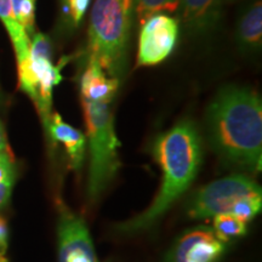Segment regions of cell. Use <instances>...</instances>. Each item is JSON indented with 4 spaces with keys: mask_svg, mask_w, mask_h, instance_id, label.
<instances>
[{
    "mask_svg": "<svg viewBox=\"0 0 262 262\" xmlns=\"http://www.w3.org/2000/svg\"><path fill=\"white\" fill-rule=\"evenodd\" d=\"M51 41L44 33H34L29 45V67L34 77L35 98L44 126L47 127L52 116V90L62 80L61 70L64 63L54 66L51 61Z\"/></svg>",
    "mask_w": 262,
    "mask_h": 262,
    "instance_id": "cell-6",
    "label": "cell"
},
{
    "mask_svg": "<svg viewBox=\"0 0 262 262\" xmlns=\"http://www.w3.org/2000/svg\"><path fill=\"white\" fill-rule=\"evenodd\" d=\"M0 152H10L8 141H6V134L2 120H0Z\"/></svg>",
    "mask_w": 262,
    "mask_h": 262,
    "instance_id": "cell-22",
    "label": "cell"
},
{
    "mask_svg": "<svg viewBox=\"0 0 262 262\" xmlns=\"http://www.w3.org/2000/svg\"><path fill=\"white\" fill-rule=\"evenodd\" d=\"M14 182H2L0 183V210L8 204L10 195H11Z\"/></svg>",
    "mask_w": 262,
    "mask_h": 262,
    "instance_id": "cell-21",
    "label": "cell"
},
{
    "mask_svg": "<svg viewBox=\"0 0 262 262\" xmlns=\"http://www.w3.org/2000/svg\"><path fill=\"white\" fill-rule=\"evenodd\" d=\"M261 204H262V195L261 194H255V195H249L244 196V198L239 199L238 202H235L233 206H232L229 214H232L235 217L239 219L241 221H243L247 224L248 221H250L258 211L261 210Z\"/></svg>",
    "mask_w": 262,
    "mask_h": 262,
    "instance_id": "cell-17",
    "label": "cell"
},
{
    "mask_svg": "<svg viewBox=\"0 0 262 262\" xmlns=\"http://www.w3.org/2000/svg\"><path fill=\"white\" fill-rule=\"evenodd\" d=\"M153 155L163 171L158 195L147 210L120 225V232L134 233L155 225L195 178L202 162V143L191 120H183L156 141Z\"/></svg>",
    "mask_w": 262,
    "mask_h": 262,
    "instance_id": "cell-2",
    "label": "cell"
},
{
    "mask_svg": "<svg viewBox=\"0 0 262 262\" xmlns=\"http://www.w3.org/2000/svg\"><path fill=\"white\" fill-rule=\"evenodd\" d=\"M0 21L4 24L12 45H14L17 64L27 62L29 60L31 39L16 18L14 10H12L11 0H0Z\"/></svg>",
    "mask_w": 262,
    "mask_h": 262,
    "instance_id": "cell-14",
    "label": "cell"
},
{
    "mask_svg": "<svg viewBox=\"0 0 262 262\" xmlns=\"http://www.w3.org/2000/svg\"><path fill=\"white\" fill-rule=\"evenodd\" d=\"M206 126L219 155L251 171H260L262 104L254 90L235 85L221 89L208 107Z\"/></svg>",
    "mask_w": 262,
    "mask_h": 262,
    "instance_id": "cell-1",
    "label": "cell"
},
{
    "mask_svg": "<svg viewBox=\"0 0 262 262\" xmlns=\"http://www.w3.org/2000/svg\"><path fill=\"white\" fill-rule=\"evenodd\" d=\"M225 242L208 228H196L180 239L173 262H215L224 253Z\"/></svg>",
    "mask_w": 262,
    "mask_h": 262,
    "instance_id": "cell-9",
    "label": "cell"
},
{
    "mask_svg": "<svg viewBox=\"0 0 262 262\" xmlns=\"http://www.w3.org/2000/svg\"><path fill=\"white\" fill-rule=\"evenodd\" d=\"M6 248H8V227L6 222L0 217V262H6Z\"/></svg>",
    "mask_w": 262,
    "mask_h": 262,
    "instance_id": "cell-20",
    "label": "cell"
},
{
    "mask_svg": "<svg viewBox=\"0 0 262 262\" xmlns=\"http://www.w3.org/2000/svg\"><path fill=\"white\" fill-rule=\"evenodd\" d=\"M91 0H63V6L66 14L70 16L72 25L78 26L85 12L89 8Z\"/></svg>",
    "mask_w": 262,
    "mask_h": 262,
    "instance_id": "cell-18",
    "label": "cell"
},
{
    "mask_svg": "<svg viewBox=\"0 0 262 262\" xmlns=\"http://www.w3.org/2000/svg\"><path fill=\"white\" fill-rule=\"evenodd\" d=\"M83 110L91 157L89 195L94 199L106 188L119 168L117 149L120 142L114 131L110 102L83 100Z\"/></svg>",
    "mask_w": 262,
    "mask_h": 262,
    "instance_id": "cell-4",
    "label": "cell"
},
{
    "mask_svg": "<svg viewBox=\"0 0 262 262\" xmlns=\"http://www.w3.org/2000/svg\"><path fill=\"white\" fill-rule=\"evenodd\" d=\"M122 2H123L124 6H125V8H126L127 11L133 12V10H134V0H122Z\"/></svg>",
    "mask_w": 262,
    "mask_h": 262,
    "instance_id": "cell-23",
    "label": "cell"
},
{
    "mask_svg": "<svg viewBox=\"0 0 262 262\" xmlns=\"http://www.w3.org/2000/svg\"><path fill=\"white\" fill-rule=\"evenodd\" d=\"M180 0H134L135 10L140 24L150 16L163 14V11H175L179 9Z\"/></svg>",
    "mask_w": 262,
    "mask_h": 262,
    "instance_id": "cell-16",
    "label": "cell"
},
{
    "mask_svg": "<svg viewBox=\"0 0 262 262\" xmlns=\"http://www.w3.org/2000/svg\"><path fill=\"white\" fill-rule=\"evenodd\" d=\"M214 233L225 243L231 238L243 235L247 232L245 222L241 221L232 214H219L214 216Z\"/></svg>",
    "mask_w": 262,
    "mask_h": 262,
    "instance_id": "cell-15",
    "label": "cell"
},
{
    "mask_svg": "<svg viewBox=\"0 0 262 262\" xmlns=\"http://www.w3.org/2000/svg\"><path fill=\"white\" fill-rule=\"evenodd\" d=\"M60 262H98L93 241L84 221L62 206L58 221Z\"/></svg>",
    "mask_w": 262,
    "mask_h": 262,
    "instance_id": "cell-8",
    "label": "cell"
},
{
    "mask_svg": "<svg viewBox=\"0 0 262 262\" xmlns=\"http://www.w3.org/2000/svg\"><path fill=\"white\" fill-rule=\"evenodd\" d=\"M255 194H261V187L248 176L234 175L217 180L196 193L188 215L194 219H208L229 214L235 202Z\"/></svg>",
    "mask_w": 262,
    "mask_h": 262,
    "instance_id": "cell-5",
    "label": "cell"
},
{
    "mask_svg": "<svg viewBox=\"0 0 262 262\" xmlns=\"http://www.w3.org/2000/svg\"><path fill=\"white\" fill-rule=\"evenodd\" d=\"M136 64L156 66L170 56L179 39V21L166 14L150 16L142 22Z\"/></svg>",
    "mask_w": 262,
    "mask_h": 262,
    "instance_id": "cell-7",
    "label": "cell"
},
{
    "mask_svg": "<svg viewBox=\"0 0 262 262\" xmlns=\"http://www.w3.org/2000/svg\"><path fill=\"white\" fill-rule=\"evenodd\" d=\"M131 16L122 0H95L89 27V60L113 78L124 73L126 64Z\"/></svg>",
    "mask_w": 262,
    "mask_h": 262,
    "instance_id": "cell-3",
    "label": "cell"
},
{
    "mask_svg": "<svg viewBox=\"0 0 262 262\" xmlns=\"http://www.w3.org/2000/svg\"><path fill=\"white\" fill-rule=\"evenodd\" d=\"M45 129L48 130L52 140L63 143L71 159L72 168L74 170L80 169L84 160L85 143H86L83 134L70 124L64 123L58 113H52Z\"/></svg>",
    "mask_w": 262,
    "mask_h": 262,
    "instance_id": "cell-12",
    "label": "cell"
},
{
    "mask_svg": "<svg viewBox=\"0 0 262 262\" xmlns=\"http://www.w3.org/2000/svg\"><path fill=\"white\" fill-rule=\"evenodd\" d=\"M15 181V166L10 152H0V183Z\"/></svg>",
    "mask_w": 262,
    "mask_h": 262,
    "instance_id": "cell-19",
    "label": "cell"
},
{
    "mask_svg": "<svg viewBox=\"0 0 262 262\" xmlns=\"http://www.w3.org/2000/svg\"><path fill=\"white\" fill-rule=\"evenodd\" d=\"M119 79L107 78L106 72L100 67L97 62L89 60L86 70L80 79L81 98L94 102H112L116 95Z\"/></svg>",
    "mask_w": 262,
    "mask_h": 262,
    "instance_id": "cell-11",
    "label": "cell"
},
{
    "mask_svg": "<svg viewBox=\"0 0 262 262\" xmlns=\"http://www.w3.org/2000/svg\"><path fill=\"white\" fill-rule=\"evenodd\" d=\"M224 2H229V3H232V2H237V0H224Z\"/></svg>",
    "mask_w": 262,
    "mask_h": 262,
    "instance_id": "cell-24",
    "label": "cell"
},
{
    "mask_svg": "<svg viewBox=\"0 0 262 262\" xmlns=\"http://www.w3.org/2000/svg\"><path fill=\"white\" fill-rule=\"evenodd\" d=\"M224 0H180V16L186 28L206 33L216 27L221 17Z\"/></svg>",
    "mask_w": 262,
    "mask_h": 262,
    "instance_id": "cell-10",
    "label": "cell"
},
{
    "mask_svg": "<svg viewBox=\"0 0 262 262\" xmlns=\"http://www.w3.org/2000/svg\"><path fill=\"white\" fill-rule=\"evenodd\" d=\"M237 41L241 50L248 54L256 52L262 45V3L261 0L249 8L238 22Z\"/></svg>",
    "mask_w": 262,
    "mask_h": 262,
    "instance_id": "cell-13",
    "label": "cell"
}]
</instances>
